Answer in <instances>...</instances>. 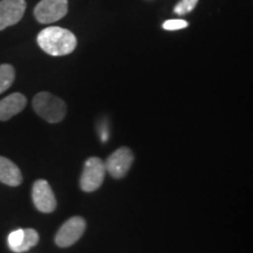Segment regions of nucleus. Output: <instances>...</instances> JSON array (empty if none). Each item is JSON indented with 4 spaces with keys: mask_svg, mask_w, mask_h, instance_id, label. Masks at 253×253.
<instances>
[{
    "mask_svg": "<svg viewBox=\"0 0 253 253\" xmlns=\"http://www.w3.org/2000/svg\"><path fill=\"white\" fill-rule=\"evenodd\" d=\"M38 45L43 52L52 56L71 54L77 47V38L71 31L62 27H47L38 34Z\"/></svg>",
    "mask_w": 253,
    "mask_h": 253,
    "instance_id": "nucleus-1",
    "label": "nucleus"
},
{
    "mask_svg": "<svg viewBox=\"0 0 253 253\" xmlns=\"http://www.w3.org/2000/svg\"><path fill=\"white\" fill-rule=\"evenodd\" d=\"M33 109L40 118L49 123L61 122L67 112L66 103L58 96L47 91H41L34 96Z\"/></svg>",
    "mask_w": 253,
    "mask_h": 253,
    "instance_id": "nucleus-2",
    "label": "nucleus"
},
{
    "mask_svg": "<svg viewBox=\"0 0 253 253\" xmlns=\"http://www.w3.org/2000/svg\"><path fill=\"white\" fill-rule=\"evenodd\" d=\"M106 164L97 157L88 158L84 163L80 178V186L84 191L93 192L102 185L106 176Z\"/></svg>",
    "mask_w": 253,
    "mask_h": 253,
    "instance_id": "nucleus-3",
    "label": "nucleus"
},
{
    "mask_svg": "<svg viewBox=\"0 0 253 253\" xmlns=\"http://www.w3.org/2000/svg\"><path fill=\"white\" fill-rule=\"evenodd\" d=\"M68 0H41L34 8V15L40 24H52L67 14Z\"/></svg>",
    "mask_w": 253,
    "mask_h": 253,
    "instance_id": "nucleus-4",
    "label": "nucleus"
},
{
    "mask_svg": "<svg viewBox=\"0 0 253 253\" xmlns=\"http://www.w3.org/2000/svg\"><path fill=\"white\" fill-rule=\"evenodd\" d=\"M86 230V220L82 217H72L60 227L55 236V244L68 248L78 242Z\"/></svg>",
    "mask_w": 253,
    "mask_h": 253,
    "instance_id": "nucleus-5",
    "label": "nucleus"
},
{
    "mask_svg": "<svg viewBox=\"0 0 253 253\" xmlns=\"http://www.w3.org/2000/svg\"><path fill=\"white\" fill-rule=\"evenodd\" d=\"M134 162V154L126 147H122L110 155L107 160L106 170L114 178H122L128 173L131 164Z\"/></svg>",
    "mask_w": 253,
    "mask_h": 253,
    "instance_id": "nucleus-6",
    "label": "nucleus"
},
{
    "mask_svg": "<svg viewBox=\"0 0 253 253\" xmlns=\"http://www.w3.org/2000/svg\"><path fill=\"white\" fill-rule=\"evenodd\" d=\"M32 199L38 210L43 213H50L55 210L56 199L52 188L45 179H38L32 188Z\"/></svg>",
    "mask_w": 253,
    "mask_h": 253,
    "instance_id": "nucleus-7",
    "label": "nucleus"
},
{
    "mask_svg": "<svg viewBox=\"0 0 253 253\" xmlns=\"http://www.w3.org/2000/svg\"><path fill=\"white\" fill-rule=\"evenodd\" d=\"M25 0H1L0 1V31L18 24L24 17Z\"/></svg>",
    "mask_w": 253,
    "mask_h": 253,
    "instance_id": "nucleus-8",
    "label": "nucleus"
},
{
    "mask_svg": "<svg viewBox=\"0 0 253 253\" xmlns=\"http://www.w3.org/2000/svg\"><path fill=\"white\" fill-rule=\"evenodd\" d=\"M27 100L21 93H13L0 100V121H7L24 110Z\"/></svg>",
    "mask_w": 253,
    "mask_h": 253,
    "instance_id": "nucleus-9",
    "label": "nucleus"
},
{
    "mask_svg": "<svg viewBox=\"0 0 253 253\" xmlns=\"http://www.w3.org/2000/svg\"><path fill=\"white\" fill-rule=\"evenodd\" d=\"M0 182L9 186H18L23 182V175L17 164L0 156Z\"/></svg>",
    "mask_w": 253,
    "mask_h": 253,
    "instance_id": "nucleus-10",
    "label": "nucleus"
},
{
    "mask_svg": "<svg viewBox=\"0 0 253 253\" xmlns=\"http://www.w3.org/2000/svg\"><path fill=\"white\" fill-rule=\"evenodd\" d=\"M15 79L14 68L11 65H0V94L8 89L12 86Z\"/></svg>",
    "mask_w": 253,
    "mask_h": 253,
    "instance_id": "nucleus-11",
    "label": "nucleus"
},
{
    "mask_svg": "<svg viewBox=\"0 0 253 253\" xmlns=\"http://www.w3.org/2000/svg\"><path fill=\"white\" fill-rule=\"evenodd\" d=\"M39 243V233L34 229H25L24 230V238L21 244L14 250L15 253L26 252L28 250L34 248Z\"/></svg>",
    "mask_w": 253,
    "mask_h": 253,
    "instance_id": "nucleus-12",
    "label": "nucleus"
},
{
    "mask_svg": "<svg viewBox=\"0 0 253 253\" xmlns=\"http://www.w3.org/2000/svg\"><path fill=\"white\" fill-rule=\"evenodd\" d=\"M197 2L198 0H181V1L175 6L173 11H175V13L178 15L188 14L196 7Z\"/></svg>",
    "mask_w": 253,
    "mask_h": 253,
    "instance_id": "nucleus-13",
    "label": "nucleus"
},
{
    "mask_svg": "<svg viewBox=\"0 0 253 253\" xmlns=\"http://www.w3.org/2000/svg\"><path fill=\"white\" fill-rule=\"evenodd\" d=\"M23 238H24V230L23 229H18V230L13 231V232L9 233L8 238H7L9 249H11L12 251H14V250L21 244Z\"/></svg>",
    "mask_w": 253,
    "mask_h": 253,
    "instance_id": "nucleus-14",
    "label": "nucleus"
},
{
    "mask_svg": "<svg viewBox=\"0 0 253 253\" xmlns=\"http://www.w3.org/2000/svg\"><path fill=\"white\" fill-rule=\"evenodd\" d=\"M188 26L189 24L183 19H171V20H168L163 24V28L167 31H178Z\"/></svg>",
    "mask_w": 253,
    "mask_h": 253,
    "instance_id": "nucleus-15",
    "label": "nucleus"
}]
</instances>
